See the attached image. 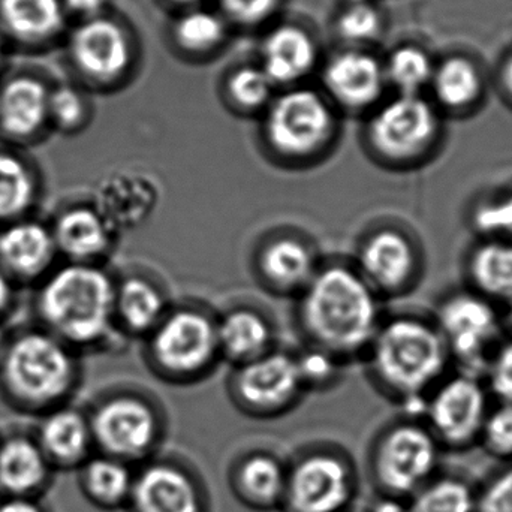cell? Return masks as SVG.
I'll return each mask as SVG.
<instances>
[{"label":"cell","mask_w":512,"mask_h":512,"mask_svg":"<svg viewBox=\"0 0 512 512\" xmlns=\"http://www.w3.org/2000/svg\"><path fill=\"white\" fill-rule=\"evenodd\" d=\"M158 201V186L149 176L120 171L99 183L93 207L119 236L122 231L135 230L146 224Z\"/></svg>","instance_id":"obj_21"},{"label":"cell","mask_w":512,"mask_h":512,"mask_svg":"<svg viewBox=\"0 0 512 512\" xmlns=\"http://www.w3.org/2000/svg\"><path fill=\"white\" fill-rule=\"evenodd\" d=\"M219 352L233 367L254 361L274 349L270 319L255 307L239 306L216 318Z\"/></svg>","instance_id":"obj_25"},{"label":"cell","mask_w":512,"mask_h":512,"mask_svg":"<svg viewBox=\"0 0 512 512\" xmlns=\"http://www.w3.org/2000/svg\"><path fill=\"white\" fill-rule=\"evenodd\" d=\"M339 113L321 90L288 87L261 114L262 150L285 170H307L328 158L339 140Z\"/></svg>","instance_id":"obj_4"},{"label":"cell","mask_w":512,"mask_h":512,"mask_svg":"<svg viewBox=\"0 0 512 512\" xmlns=\"http://www.w3.org/2000/svg\"><path fill=\"white\" fill-rule=\"evenodd\" d=\"M0 512H39V510L32 502L17 498L0 505Z\"/></svg>","instance_id":"obj_50"},{"label":"cell","mask_w":512,"mask_h":512,"mask_svg":"<svg viewBox=\"0 0 512 512\" xmlns=\"http://www.w3.org/2000/svg\"><path fill=\"white\" fill-rule=\"evenodd\" d=\"M363 360L373 385L411 417L424 415L427 396L453 366L433 318L411 313L382 319Z\"/></svg>","instance_id":"obj_2"},{"label":"cell","mask_w":512,"mask_h":512,"mask_svg":"<svg viewBox=\"0 0 512 512\" xmlns=\"http://www.w3.org/2000/svg\"><path fill=\"white\" fill-rule=\"evenodd\" d=\"M9 336L6 333L5 328L0 324V360H2L3 354H5L6 348H8Z\"/></svg>","instance_id":"obj_52"},{"label":"cell","mask_w":512,"mask_h":512,"mask_svg":"<svg viewBox=\"0 0 512 512\" xmlns=\"http://www.w3.org/2000/svg\"><path fill=\"white\" fill-rule=\"evenodd\" d=\"M483 379L490 397L498 403L512 405V336L505 337L498 346Z\"/></svg>","instance_id":"obj_43"},{"label":"cell","mask_w":512,"mask_h":512,"mask_svg":"<svg viewBox=\"0 0 512 512\" xmlns=\"http://www.w3.org/2000/svg\"><path fill=\"white\" fill-rule=\"evenodd\" d=\"M57 256L50 225L32 218L0 225V270L12 282H41Z\"/></svg>","instance_id":"obj_18"},{"label":"cell","mask_w":512,"mask_h":512,"mask_svg":"<svg viewBox=\"0 0 512 512\" xmlns=\"http://www.w3.org/2000/svg\"><path fill=\"white\" fill-rule=\"evenodd\" d=\"M322 90L337 113L367 116L385 99L384 63L367 48L346 47L322 68Z\"/></svg>","instance_id":"obj_14"},{"label":"cell","mask_w":512,"mask_h":512,"mask_svg":"<svg viewBox=\"0 0 512 512\" xmlns=\"http://www.w3.org/2000/svg\"><path fill=\"white\" fill-rule=\"evenodd\" d=\"M382 63L388 89L396 95H423L429 90L436 62L420 45H399Z\"/></svg>","instance_id":"obj_33"},{"label":"cell","mask_w":512,"mask_h":512,"mask_svg":"<svg viewBox=\"0 0 512 512\" xmlns=\"http://www.w3.org/2000/svg\"><path fill=\"white\" fill-rule=\"evenodd\" d=\"M384 29V15L370 0H349L336 17L337 36L351 48H367Z\"/></svg>","instance_id":"obj_37"},{"label":"cell","mask_w":512,"mask_h":512,"mask_svg":"<svg viewBox=\"0 0 512 512\" xmlns=\"http://www.w3.org/2000/svg\"><path fill=\"white\" fill-rule=\"evenodd\" d=\"M321 261L315 246L300 234L277 233L256 249L254 270L259 283L274 295H298L309 285Z\"/></svg>","instance_id":"obj_17"},{"label":"cell","mask_w":512,"mask_h":512,"mask_svg":"<svg viewBox=\"0 0 512 512\" xmlns=\"http://www.w3.org/2000/svg\"><path fill=\"white\" fill-rule=\"evenodd\" d=\"M355 478L345 460L316 451L300 460L286 478L285 499L291 512H342L352 501Z\"/></svg>","instance_id":"obj_15"},{"label":"cell","mask_w":512,"mask_h":512,"mask_svg":"<svg viewBox=\"0 0 512 512\" xmlns=\"http://www.w3.org/2000/svg\"><path fill=\"white\" fill-rule=\"evenodd\" d=\"M84 487L93 501L105 508H116L131 499L135 475L128 465L113 457H101L87 463Z\"/></svg>","instance_id":"obj_36"},{"label":"cell","mask_w":512,"mask_h":512,"mask_svg":"<svg viewBox=\"0 0 512 512\" xmlns=\"http://www.w3.org/2000/svg\"><path fill=\"white\" fill-rule=\"evenodd\" d=\"M444 120L427 96L394 95L367 114L364 150L373 164L384 170H420L442 149Z\"/></svg>","instance_id":"obj_5"},{"label":"cell","mask_w":512,"mask_h":512,"mask_svg":"<svg viewBox=\"0 0 512 512\" xmlns=\"http://www.w3.org/2000/svg\"><path fill=\"white\" fill-rule=\"evenodd\" d=\"M411 512H477V496L457 478L429 481L414 495Z\"/></svg>","instance_id":"obj_38"},{"label":"cell","mask_w":512,"mask_h":512,"mask_svg":"<svg viewBox=\"0 0 512 512\" xmlns=\"http://www.w3.org/2000/svg\"><path fill=\"white\" fill-rule=\"evenodd\" d=\"M89 420L93 442L108 457L125 463L144 459L158 444L162 429L156 406L134 391L111 394Z\"/></svg>","instance_id":"obj_11"},{"label":"cell","mask_w":512,"mask_h":512,"mask_svg":"<svg viewBox=\"0 0 512 512\" xmlns=\"http://www.w3.org/2000/svg\"><path fill=\"white\" fill-rule=\"evenodd\" d=\"M47 460L41 447L29 439H9L0 448V486L8 492H29L42 483Z\"/></svg>","instance_id":"obj_32"},{"label":"cell","mask_w":512,"mask_h":512,"mask_svg":"<svg viewBox=\"0 0 512 512\" xmlns=\"http://www.w3.org/2000/svg\"><path fill=\"white\" fill-rule=\"evenodd\" d=\"M430 101L444 117H466L480 108L486 81L480 65L465 54H450L436 62L430 81Z\"/></svg>","instance_id":"obj_23"},{"label":"cell","mask_w":512,"mask_h":512,"mask_svg":"<svg viewBox=\"0 0 512 512\" xmlns=\"http://www.w3.org/2000/svg\"><path fill=\"white\" fill-rule=\"evenodd\" d=\"M438 439L418 420L400 421L388 427L373 451V472L385 492L394 498L415 495L435 472Z\"/></svg>","instance_id":"obj_9"},{"label":"cell","mask_w":512,"mask_h":512,"mask_svg":"<svg viewBox=\"0 0 512 512\" xmlns=\"http://www.w3.org/2000/svg\"><path fill=\"white\" fill-rule=\"evenodd\" d=\"M352 264L381 300L414 291L424 271L420 246L408 231L393 224L367 231Z\"/></svg>","instance_id":"obj_10"},{"label":"cell","mask_w":512,"mask_h":512,"mask_svg":"<svg viewBox=\"0 0 512 512\" xmlns=\"http://www.w3.org/2000/svg\"><path fill=\"white\" fill-rule=\"evenodd\" d=\"M15 283L0 270V318L9 312L14 303Z\"/></svg>","instance_id":"obj_48"},{"label":"cell","mask_w":512,"mask_h":512,"mask_svg":"<svg viewBox=\"0 0 512 512\" xmlns=\"http://www.w3.org/2000/svg\"><path fill=\"white\" fill-rule=\"evenodd\" d=\"M129 502L134 512H204L200 487L173 463H155L135 475Z\"/></svg>","instance_id":"obj_22"},{"label":"cell","mask_w":512,"mask_h":512,"mask_svg":"<svg viewBox=\"0 0 512 512\" xmlns=\"http://www.w3.org/2000/svg\"><path fill=\"white\" fill-rule=\"evenodd\" d=\"M298 372L304 390H325L336 384L340 370L345 363L321 349L307 346L300 354H295Z\"/></svg>","instance_id":"obj_40"},{"label":"cell","mask_w":512,"mask_h":512,"mask_svg":"<svg viewBox=\"0 0 512 512\" xmlns=\"http://www.w3.org/2000/svg\"><path fill=\"white\" fill-rule=\"evenodd\" d=\"M216 318L198 304L171 306L158 327L144 339L147 366L162 381L195 384L222 360Z\"/></svg>","instance_id":"obj_7"},{"label":"cell","mask_w":512,"mask_h":512,"mask_svg":"<svg viewBox=\"0 0 512 512\" xmlns=\"http://www.w3.org/2000/svg\"><path fill=\"white\" fill-rule=\"evenodd\" d=\"M502 319H504L505 331H510V336H512V303L505 306Z\"/></svg>","instance_id":"obj_51"},{"label":"cell","mask_w":512,"mask_h":512,"mask_svg":"<svg viewBox=\"0 0 512 512\" xmlns=\"http://www.w3.org/2000/svg\"><path fill=\"white\" fill-rule=\"evenodd\" d=\"M65 2L69 9L80 17L86 18V21L101 17L105 6V0H65Z\"/></svg>","instance_id":"obj_46"},{"label":"cell","mask_w":512,"mask_h":512,"mask_svg":"<svg viewBox=\"0 0 512 512\" xmlns=\"http://www.w3.org/2000/svg\"><path fill=\"white\" fill-rule=\"evenodd\" d=\"M0 12L9 29L26 39L53 35L63 21L59 0H0Z\"/></svg>","instance_id":"obj_35"},{"label":"cell","mask_w":512,"mask_h":512,"mask_svg":"<svg viewBox=\"0 0 512 512\" xmlns=\"http://www.w3.org/2000/svg\"><path fill=\"white\" fill-rule=\"evenodd\" d=\"M468 288L492 303H512V243L478 239L465 259Z\"/></svg>","instance_id":"obj_26"},{"label":"cell","mask_w":512,"mask_h":512,"mask_svg":"<svg viewBox=\"0 0 512 512\" xmlns=\"http://www.w3.org/2000/svg\"><path fill=\"white\" fill-rule=\"evenodd\" d=\"M41 194L35 167L23 156L0 150V225L29 218Z\"/></svg>","instance_id":"obj_28"},{"label":"cell","mask_w":512,"mask_h":512,"mask_svg":"<svg viewBox=\"0 0 512 512\" xmlns=\"http://www.w3.org/2000/svg\"><path fill=\"white\" fill-rule=\"evenodd\" d=\"M221 14L228 23L242 27L261 26L270 20L282 0H218Z\"/></svg>","instance_id":"obj_44"},{"label":"cell","mask_w":512,"mask_h":512,"mask_svg":"<svg viewBox=\"0 0 512 512\" xmlns=\"http://www.w3.org/2000/svg\"><path fill=\"white\" fill-rule=\"evenodd\" d=\"M230 393L246 414L274 417L289 411L306 390L295 354L274 348L254 361L234 367Z\"/></svg>","instance_id":"obj_13"},{"label":"cell","mask_w":512,"mask_h":512,"mask_svg":"<svg viewBox=\"0 0 512 512\" xmlns=\"http://www.w3.org/2000/svg\"><path fill=\"white\" fill-rule=\"evenodd\" d=\"M50 230L57 255L71 264L104 265L116 246L117 234L93 204L60 210Z\"/></svg>","instance_id":"obj_19"},{"label":"cell","mask_w":512,"mask_h":512,"mask_svg":"<svg viewBox=\"0 0 512 512\" xmlns=\"http://www.w3.org/2000/svg\"><path fill=\"white\" fill-rule=\"evenodd\" d=\"M370 512H411L409 511L408 505L403 504L399 501V498L394 496H388V498L379 499L375 505H373L372 511Z\"/></svg>","instance_id":"obj_49"},{"label":"cell","mask_w":512,"mask_h":512,"mask_svg":"<svg viewBox=\"0 0 512 512\" xmlns=\"http://www.w3.org/2000/svg\"><path fill=\"white\" fill-rule=\"evenodd\" d=\"M477 512H512V468L496 475L477 498Z\"/></svg>","instance_id":"obj_45"},{"label":"cell","mask_w":512,"mask_h":512,"mask_svg":"<svg viewBox=\"0 0 512 512\" xmlns=\"http://www.w3.org/2000/svg\"><path fill=\"white\" fill-rule=\"evenodd\" d=\"M87 104L72 87H59L48 96V119L65 132H75L86 125Z\"/></svg>","instance_id":"obj_41"},{"label":"cell","mask_w":512,"mask_h":512,"mask_svg":"<svg viewBox=\"0 0 512 512\" xmlns=\"http://www.w3.org/2000/svg\"><path fill=\"white\" fill-rule=\"evenodd\" d=\"M39 283L35 307L42 328L75 352L104 348L122 336L114 318L116 279L104 265L66 262Z\"/></svg>","instance_id":"obj_3"},{"label":"cell","mask_w":512,"mask_h":512,"mask_svg":"<svg viewBox=\"0 0 512 512\" xmlns=\"http://www.w3.org/2000/svg\"><path fill=\"white\" fill-rule=\"evenodd\" d=\"M71 50L78 68L99 83L123 80L134 66V38L119 21L105 15L84 21L75 30Z\"/></svg>","instance_id":"obj_16"},{"label":"cell","mask_w":512,"mask_h":512,"mask_svg":"<svg viewBox=\"0 0 512 512\" xmlns=\"http://www.w3.org/2000/svg\"><path fill=\"white\" fill-rule=\"evenodd\" d=\"M276 93L277 87L259 65L239 66L225 78V101L240 116H261Z\"/></svg>","instance_id":"obj_34"},{"label":"cell","mask_w":512,"mask_h":512,"mask_svg":"<svg viewBox=\"0 0 512 512\" xmlns=\"http://www.w3.org/2000/svg\"><path fill=\"white\" fill-rule=\"evenodd\" d=\"M41 450L60 463L84 459L93 442L89 417L74 408H54L41 424Z\"/></svg>","instance_id":"obj_29"},{"label":"cell","mask_w":512,"mask_h":512,"mask_svg":"<svg viewBox=\"0 0 512 512\" xmlns=\"http://www.w3.org/2000/svg\"><path fill=\"white\" fill-rule=\"evenodd\" d=\"M433 321L457 372L483 378L490 358L507 337L501 307L466 288L445 295Z\"/></svg>","instance_id":"obj_8"},{"label":"cell","mask_w":512,"mask_h":512,"mask_svg":"<svg viewBox=\"0 0 512 512\" xmlns=\"http://www.w3.org/2000/svg\"><path fill=\"white\" fill-rule=\"evenodd\" d=\"M288 472L268 454H252L237 469L236 486L240 495L256 508H271L285 499Z\"/></svg>","instance_id":"obj_31"},{"label":"cell","mask_w":512,"mask_h":512,"mask_svg":"<svg viewBox=\"0 0 512 512\" xmlns=\"http://www.w3.org/2000/svg\"><path fill=\"white\" fill-rule=\"evenodd\" d=\"M498 83L505 102L512 107V51L507 54L504 63L499 68Z\"/></svg>","instance_id":"obj_47"},{"label":"cell","mask_w":512,"mask_h":512,"mask_svg":"<svg viewBox=\"0 0 512 512\" xmlns=\"http://www.w3.org/2000/svg\"><path fill=\"white\" fill-rule=\"evenodd\" d=\"M469 221L478 239L512 243V186L475 203Z\"/></svg>","instance_id":"obj_39"},{"label":"cell","mask_w":512,"mask_h":512,"mask_svg":"<svg viewBox=\"0 0 512 512\" xmlns=\"http://www.w3.org/2000/svg\"><path fill=\"white\" fill-rule=\"evenodd\" d=\"M167 2L173 3L176 6H182V8H194V6L200 5L201 0H167Z\"/></svg>","instance_id":"obj_53"},{"label":"cell","mask_w":512,"mask_h":512,"mask_svg":"<svg viewBox=\"0 0 512 512\" xmlns=\"http://www.w3.org/2000/svg\"><path fill=\"white\" fill-rule=\"evenodd\" d=\"M480 439L493 456L511 459L512 405L498 403L495 408H490Z\"/></svg>","instance_id":"obj_42"},{"label":"cell","mask_w":512,"mask_h":512,"mask_svg":"<svg viewBox=\"0 0 512 512\" xmlns=\"http://www.w3.org/2000/svg\"><path fill=\"white\" fill-rule=\"evenodd\" d=\"M490 408L483 378L448 373L427 396L423 417L439 444L462 448L480 439Z\"/></svg>","instance_id":"obj_12"},{"label":"cell","mask_w":512,"mask_h":512,"mask_svg":"<svg viewBox=\"0 0 512 512\" xmlns=\"http://www.w3.org/2000/svg\"><path fill=\"white\" fill-rule=\"evenodd\" d=\"M319 48L306 27L282 23L265 33L259 63L277 89L300 86L318 65Z\"/></svg>","instance_id":"obj_20"},{"label":"cell","mask_w":512,"mask_h":512,"mask_svg":"<svg viewBox=\"0 0 512 512\" xmlns=\"http://www.w3.org/2000/svg\"><path fill=\"white\" fill-rule=\"evenodd\" d=\"M381 297L352 262H321L297 297V322L307 346L346 363L363 358L381 325Z\"/></svg>","instance_id":"obj_1"},{"label":"cell","mask_w":512,"mask_h":512,"mask_svg":"<svg viewBox=\"0 0 512 512\" xmlns=\"http://www.w3.org/2000/svg\"><path fill=\"white\" fill-rule=\"evenodd\" d=\"M228 24L221 12L194 6L185 9L174 20L171 38L183 54L206 57L227 42Z\"/></svg>","instance_id":"obj_30"},{"label":"cell","mask_w":512,"mask_h":512,"mask_svg":"<svg viewBox=\"0 0 512 512\" xmlns=\"http://www.w3.org/2000/svg\"><path fill=\"white\" fill-rule=\"evenodd\" d=\"M170 307L167 295L150 277L132 273L116 280L114 318L122 336L146 339Z\"/></svg>","instance_id":"obj_24"},{"label":"cell","mask_w":512,"mask_h":512,"mask_svg":"<svg viewBox=\"0 0 512 512\" xmlns=\"http://www.w3.org/2000/svg\"><path fill=\"white\" fill-rule=\"evenodd\" d=\"M81 369L74 349L44 328L9 339L0 360V388L14 405L54 409L74 393Z\"/></svg>","instance_id":"obj_6"},{"label":"cell","mask_w":512,"mask_h":512,"mask_svg":"<svg viewBox=\"0 0 512 512\" xmlns=\"http://www.w3.org/2000/svg\"><path fill=\"white\" fill-rule=\"evenodd\" d=\"M48 96L33 78H17L0 95V131L12 141L33 140L48 120Z\"/></svg>","instance_id":"obj_27"}]
</instances>
